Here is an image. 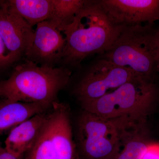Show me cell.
<instances>
[{
	"instance_id": "d6986e66",
	"label": "cell",
	"mask_w": 159,
	"mask_h": 159,
	"mask_svg": "<svg viewBox=\"0 0 159 159\" xmlns=\"http://www.w3.org/2000/svg\"><path fill=\"white\" fill-rule=\"evenodd\" d=\"M158 72L159 73V58H158Z\"/></svg>"
},
{
	"instance_id": "9a60e30c",
	"label": "cell",
	"mask_w": 159,
	"mask_h": 159,
	"mask_svg": "<svg viewBox=\"0 0 159 159\" xmlns=\"http://www.w3.org/2000/svg\"><path fill=\"white\" fill-rule=\"evenodd\" d=\"M145 125L129 129L125 134L122 146L116 159H141L149 145Z\"/></svg>"
},
{
	"instance_id": "8992f818",
	"label": "cell",
	"mask_w": 159,
	"mask_h": 159,
	"mask_svg": "<svg viewBox=\"0 0 159 159\" xmlns=\"http://www.w3.org/2000/svg\"><path fill=\"white\" fill-rule=\"evenodd\" d=\"M51 108L26 159H77L68 106L56 101Z\"/></svg>"
},
{
	"instance_id": "52a82bcc",
	"label": "cell",
	"mask_w": 159,
	"mask_h": 159,
	"mask_svg": "<svg viewBox=\"0 0 159 159\" xmlns=\"http://www.w3.org/2000/svg\"><path fill=\"white\" fill-rule=\"evenodd\" d=\"M137 76L139 75L130 69L100 58L78 83L74 94L80 102L93 101Z\"/></svg>"
},
{
	"instance_id": "ffe728a7",
	"label": "cell",
	"mask_w": 159,
	"mask_h": 159,
	"mask_svg": "<svg viewBox=\"0 0 159 159\" xmlns=\"http://www.w3.org/2000/svg\"><path fill=\"white\" fill-rule=\"evenodd\" d=\"M0 145H1V143H0Z\"/></svg>"
},
{
	"instance_id": "2e32d148",
	"label": "cell",
	"mask_w": 159,
	"mask_h": 159,
	"mask_svg": "<svg viewBox=\"0 0 159 159\" xmlns=\"http://www.w3.org/2000/svg\"><path fill=\"white\" fill-rule=\"evenodd\" d=\"M15 62V61L7 51L0 35V74L6 70Z\"/></svg>"
},
{
	"instance_id": "277c9868",
	"label": "cell",
	"mask_w": 159,
	"mask_h": 159,
	"mask_svg": "<svg viewBox=\"0 0 159 159\" xmlns=\"http://www.w3.org/2000/svg\"><path fill=\"white\" fill-rule=\"evenodd\" d=\"M159 29L154 24L125 27L101 58L153 79L158 72Z\"/></svg>"
},
{
	"instance_id": "30bf717a",
	"label": "cell",
	"mask_w": 159,
	"mask_h": 159,
	"mask_svg": "<svg viewBox=\"0 0 159 159\" xmlns=\"http://www.w3.org/2000/svg\"><path fill=\"white\" fill-rule=\"evenodd\" d=\"M34 30L25 20L0 4V35L15 62L25 57L33 42Z\"/></svg>"
},
{
	"instance_id": "ba28073f",
	"label": "cell",
	"mask_w": 159,
	"mask_h": 159,
	"mask_svg": "<svg viewBox=\"0 0 159 159\" xmlns=\"http://www.w3.org/2000/svg\"><path fill=\"white\" fill-rule=\"evenodd\" d=\"M107 16L123 27L154 24L159 20V0H98Z\"/></svg>"
},
{
	"instance_id": "7a4b0ae2",
	"label": "cell",
	"mask_w": 159,
	"mask_h": 159,
	"mask_svg": "<svg viewBox=\"0 0 159 159\" xmlns=\"http://www.w3.org/2000/svg\"><path fill=\"white\" fill-rule=\"evenodd\" d=\"M159 100L153 80L137 76L99 99L80 102L83 110L133 126L145 125Z\"/></svg>"
},
{
	"instance_id": "6da1fadb",
	"label": "cell",
	"mask_w": 159,
	"mask_h": 159,
	"mask_svg": "<svg viewBox=\"0 0 159 159\" xmlns=\"http://www.w3.org/2000/svg\"><path fill=\"white\" fill-rule=\"evenodd\" d=\"M124 28L112 22L98 0L86 1L74 22L63 32L66 45L62 60L70 66H77L91 54L102 55Z\"/></svg>"
},
{
	"instance_id": "8fae6325",
	"label": "cell",
	"mask_w": 159,
	"mask_h": 159,
	"mask_svg": "<svg viewBox=\"0 0 159 159\" xmlns=\"http://www.w3.org/2000/svg\"><path fill=\"white\" fill-rule=\"evenodd\" d=\"M48 113L45 111L38 114L12 129L5 141L6 150L21 158L36 141Z\"/></svg>"
},
{
	"instance_id": "5bb4252c",
	"label": "cell",
	"mask_w": 159,
	"mask_h": 159,
	"mask_svg": "<svg viewBox=\"0 0 159 159\" xmlns=\"http://www.w3.org/2000/svg\"><path fill=\"white\" fill-rule=\"evenodd\" d=\"M86 0H52L51 15L48 20L63 33L74 22Z\"/></svg>"
},
{
	"instance_id": "5b68a950",
	"label": "cell",
	"mask_w": 159,
	"mask_h": 159,
	"mask_svg": "<svg viewBox=\"0 0 159 159\" xmlns=\"http://www.w3.org/2000/svg\"><path fill=\"white\" fill-rule=\"evenodd\" d=\"M132 128L122 120L104 119L83 110L77 121L78 153L84 159H116L125 134Z\"/></svg>"
},
{
	"instance_id": "7c38bea8",
	"label": "cell",
	"mask_w": 159,
	"mask_h": 159,
	"mask_svg": "<svg viewBox=\"0 0 159 159\" xmlns=\"http://www.w3.org/2000/svg\"><path fill=\"white\" fill-rule=\"evenodd\" d=\"M52 106L0 98V136L33 116L47 111Z\"/></svg>"
},
{
	"instance_id": "3957f363",
	"label": "cell",
	"mask_w": 159,
	"mask_h": 159,
	"mask_svg": "<svg viewBox=\"0 0 159 159\" xmlns=\"http://www.w3.org/2000/svg\"><path fill=\"white\" fill-rule=\"evenodd\" d=\"M71 74L67 68L39 65L25 60L9 78L0 81V98L52 106L68 84Z\"/></svg>"
},
{
	"instance_id": "ac0fdd59",
	"label": "cell",
	"mask_w": 159,
	"mask_h": 159,
	"mask_svg": "<svg viewBox=\"0 0 159 159\" xmlns=\"http://www.w3.org/2000/svg\"><path fill=\"white\" fill-rule=\"evenodd\" d=\"M0 159H20L7 151L5 148L0 145Z\"/></svg>"
},
{
	"instance_id": "e0dca14e",
	"label": "cell",
	"mask_w": 159,
	"mask_h": 159,
	"mask_svg": "<svg viewBox=\"0 0 159 159\" xmlns=\"http://www.w3.org/2000/svg\"><path fill=\"white\" fill-rule=\"evenodd\" d=\"M141 159H159V144L149 143Z\"/></svg>"
},
{
	"instance_id": "9c48e42d",
	"label": "cell",
	"mask_w": 159,
	"mask_h": 159,
	"mask_svg": "<svg viewBox=\"0 0 159 159\" xmlns=\"http://www.w3.org/2000/svg\"><path fill=\"white\" fill-rule=\"evenodd\" d=\"M49 21L39 23L33 42L25 60L39 65L54 67L62 59L66 45L65 35Z\"/></svg>"
},
{
	"instance_id": "4fadbf2b",
	"label": "cell",
	"mask_w": 159,
	"mask_h": 159,
	"mask_svg": "<svg viewBox=\"0 0 159 159\" xmlns=\"http://www.w3.org/2000/svg\"><path fill=\"white\" fill-rule=\"evenodd\" d=\"M0 4L32 27L48 20L52 9V0H6L0 1Z\"/></svg>"
}]
</instances>
